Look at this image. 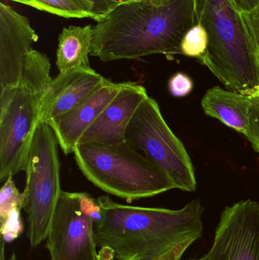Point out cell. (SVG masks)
<instances>
[{"label":"cell","mask_w":259,"mask_h":260,"mask_svg":"<svg viewBox=\"0 0 259 260\" xmlns=\"http://www.w3.org/2000/svg\"><path fill=\"white\" fill-rule=\"evenodd\" d=\"M97 201V245L110 249L114 260H179L203 233L199 200L179 210L120 204L107 196Z\"/></svg>","instance_id":"1"},{"label":"cell","mask_w":259,"mask_h":260,"mask_svg":"<svg viewBox=\"0 0 259 260\" xmlns=\"http://www.w3.org/2000/svg\"><path fill=\"white\" fill-rule=\"evenodd\" d=\"M197 24L194 0H138L117 6L93 26L91 55L103 62L152 54H182L187 32Z\"/></svg>","instance_id":"2"},{"label":"cell","mask_w":259,"mask_h":260,"mask_svg":"<svg viewBox=\"0 0 259 260\" xmlns=\"http://www.w3.org/2000/svg\"><path fill=\"white\" fill-rule=\"evenodd\" d=\"M196 22L208 35L199 60L228 90L255 97L259 93L258 47L234 0H194Z\"/></svg>","instance_id":"3"},{"label":"cell","mask_w":259,"mask_h":260,"mask_svg":"<svg viewBox=\"0 0 259 260\" xmlns=\"http://www.w3.org/2000/svg\"><path fill=\"white\" fill-rule=\"evenodd\" d=\"M73 154L90 182L129 203L176 189L162 168L126 141L111 145L78 144Z\"/></svg>","instance_id":"4"},{"label":"cell","mask_w":259,"mask_h":260,"mask_svg":"<svg viewBox=\"0 0 259 260\" xmlns=\"http://www.w3.org/2000/svg\"><path fill=\"white\" fill-rule=\"evenodd\" d=\"M57 139L51 126L40 120L35 128L24 171V211L30 246L47 239L62 189Z\"/></svg>","instance_id":"5"},{"label":"cell","mask_w":259,"mask_h":260,"mask_svg":"<svg viewBox=\"0 0 259 260\" xmlns=\"http://www.w3.org/2000/svg\"><path fill=\"white\" fill-rule=\"evenodd\" d=\"M125 139L162 168L176 189L196 190L197 181L191 158L182 141L166 123L155 99L149 96L138 107L126 129Z\"/></svg>","instance_id":"6"},{"label":"cell","mask_w":259,"mask_h":260,"mask_svg":"<svg viewBox=\"0 0 259 260\" xmlns=\"http://www.w3.org/2000/svg\"><path fill=\"white\" fill-rule=\"evenodd\" d=\"M101 218L97 199L62 191L47 237L51 260H100L95 224Z\"/></svg>","instance_id":"7"},{"label":"cell","mask_w":259,"mask_h":260,"mask_svg":"<svg viewBox=\"0 0 259 260\" xmlns=\"http://www.w3.org/2000/svg\"><path fill=\"white\" fill-rule=\"evenodd\" d=\"M44 92L20 85L0 90V182L25 170Z\"/></svg>","instance_id":"8"},{"label":"cell","mask_w":259,"mask_h":260,"mask_svg":"<svg viewBox=\"0 0 259 260\" xmlns=\"http://www.w3.org/2000/svg\"><path fill=\"white\" fill-rule=\"evenodd\" d=\"M207 260H259V203L248 200L220 215Z\"/></svg>","instance_id":"9"},{"label":"cell","mask_w":259,"mask_h":260,"mask_svg":"<svg viewBox=\"0 0 259 260\" xmlns=\"http://www.w3.org/2000/svg\"><path fill=\"white\" fill-rule=\"evenodd\" d=\"M38 41L28 18L0 3V90L18 85L33 44Z\"/></svg>","instance_id":"10"},{"label":"cell","mask_w":259,"mask_h":260,"mask_svg":"<svg viewBox=\"0 0 259 260\" xmlns=\"http://www.w3.org/2000/svg\"><path fill=\"white\" fill-rule=\"evenodd\" d=\"M108 80L92 68L59 73L44 92L41 120L48 123L63 115L94 94Z\"/></svg>","instance_id":"11"},{"label":"cell","mask_w":259,"mask_h":260,"mask_svg":"<svg viewBox=\"0 0 259 260\" xmlns=\"http://www.w3.org/2000/svg\"><path fill=\"white\" fill-rule=\"evenodd\" d=\"M147 97V90L142 85L124 82L120 92L85 132L79 144L111 145L126 141V129L135 111Z\"/></svg>","instance_id":"12"},{"label":"cell","mask_w":259,"mask_h":260,"mask_svg":"<svg viewBox=\"0 0 259 260\" xmlns=\"http://www.w3.org/2000/svg\"><path fill=\"white\" fill-rule=\"evenodd\" d=\"M124 85L108 80L94 94L63 115L48 122L65 154L74 152L85 132L96 121Z\"/></svg>","instance_id":"13"},{"label":"cell","mask_w":259,"mask_h":260,"mask_svg":"<svg viewBox=\"0 0 259 260\" xmlns=\"http://www.w3.org/2000/svg\"><path fill=\"white\" fill-rule=\"evenodd\" d=\"M201 105L207 116L246 136L252 98L216 86L207 91Z\"/></svg>","instance_id":"14"},{"label":"cell","mask_w":259,"mask_h":260,"mask_svg":"<svg viewBox=\"0 0 259 260\" xmlns=\"http://www.w3.org/2000/svg\"><path fill=\"white\" fill-rule=\"evenodd\" d=\"M56 67L59 73L91 68L89 62L93 42V26L64 27L58 39Z\"/></svg>","instance_id":"15"},{"label":"cell","mask_w":259,"mask_h":260,"mask_svg":"<svg viewBox=\"0 0 259 260\" xmlns=\"http://www.w3.org/2000/svg\"><path fill=\"white\" fill-rule=\"evenodd\" d=\"M21 3L43 12H48L65 18H91L94 15L82 7L76 0H7Z\"/></svg>","instance_id":"16"},{"label":"cell","mask_w":259,"mask_h":260,"mask_svg":"<svg viewBox=\"0 0 259 260\" xmlns=\"http://www.w3.org/2000/svg\"><path fill=\"white\" fill-rule=\"evenodd\" d=\"M208 47V35L201 24L193 26L184 37L181 44L182 55L199 58L203 56Z\"/></svg>","instance_id":"17"},{"label":"cell","mask_w":259,"mask_h":260,"mask_svg":"<svg viewBox=\"0 0 259 260\" xmlns=\"http://www.w3.org/2000/svg\"><path fill=\"white\" fill-rule=\"evenodd\" d=\"M13 177H9L0 189V221L15 208L24 209V194L15 186Z\"/></svg>","instance_id":"18"},{"label":"cell","mask_w":259,"mask_h":260,"mask_svg":"<svg viewBox=\"0 0 259 260\" xmlns=\"http://www.w3.org/2000/svg\"><path fill=\"white\" fill-rule=\"evenodd\" d=\"M21 209H12L4 219L1 220L2 240L5 243H11L19 237L24 229L21 217Z\"/></svg>","instance_id":"19"},{"label":"cell","mask_w":259,"mask_h":260,"mask_svg":"<svg viewBox=\"0 0 259 260\" xmlns=\"http://www.w3.org/2000/svg\"><path fill=\"white\" fill-rule=\"evenodd\" d=\"M251 98L252 105L249 110V126L245 137L259 154V93L255 97Z\"/></svg>","instance_id":"20"},{"label":"cell","mask_w":259,"mask_h":260,"mask_svg":"<svg viewBox=\"0 0 259 260\" xmlns=\"http://www.w3.org/2000/svg\"><path fill=\"white\" fill-rule=\"evenodd\" d=\"M82 7L95 17V21H99L107 16L114 9L118 6L112 0H76Z\"/></svg>","instance_id":"21"},{"label":"cell","mask_w":259,"mask_h":260,"mask_svg":"<svg viewBox=\"0 0 259 260\" xmlns=\"http://www.w3.org/2000/svg\"><path fill=\"white\" fill-rule=\"evenodd\" d=\"M193 79L186 73H176L169 80V91L172 95L176 98L189 95L193 91Z\"/></svg>","instance_id":"22"},{"label":"cell","mask_w":259,"mask_h":260,"mask_svg":"<svg viewBox=\"0 0 259 260\" xmlns=\"http://www.w3.org/2000/svg\"><path fill=\"white\" fill-rule=\"evenodd\" d=\"M248 31L259 48V4L249 12H241Z\"/></svg>","instance_id":"23"},{"label":"cell","mask_w":259,"mask_h":260,"mask_svg":"<svg viewBox=\"0 0 259 260\" xmlns=\"http://www.w3.org/2000/svg\"><path fill=\"white\" fill-rule=\"evenodd\" d=\"M240 12H249L259 4V0H234Z\"/></svg>","instance_id":"24"},{"label":"cell","mask_w":259,"mask_h":260,"mask_svg":"<svg viewBox=\"0 0 259 260\" xmlns=\"http://www.w3.org/2000/svg\"><path fill=\"white\" fill-rule=\"evenodd\" d=\"M100 260H114V253L110 249L106 247H101L99 252Z\"/></svg>","instance_id":"25"},{"label":"cell","mask_w":259,"mask_h":260,"mask_svg":"<svg viewBox=\"0 0 259 260\" xmlns=\"http://www.w3.org/2000/svg\"><path fill=\"white\" fill-rule=\"evenodd\" d=\"M112 1L120 6V5L124 4V3H132V2L138 1V0H112Z\"/></svg>","instance_id":"26"},{"label":"cell","mask_w":259,"mask_h":260,"mask_svg":"<svg viewBox=\"0 0 259 260\" xmlns=\"http://www.w3.org/2000/svg\"><path fill=\"white\" fill-rule=\"evenodd\" d=\"M191 260H207V255L202 256V257L199 258V259H191Z\"/></svg>","instance_id":"27"},{"label":"cell","mask_w":259,"mask_h":260,"mask_svg":"<svg viewBox=\"0 0 259 260\" xmlns=\"http://www.w3.org/2000/svg\"><path fill=\"white\" fill-rule=\"evenodd\" d=\"M9 260H17L16 256H15V254H13Z\"/></svg>","instance_id":"28"},{"label":"cell","mask_w":259,"mask_h":260,"mask_svg":"<svg viewBox=\"0 0 259 260\" xmlns=\"http://www.w3.org/2000/svg\"><path fill=\"white\" fill-rule=\"evenodd\" d=\"M258 62H259V48H258Z\"/></svg>","instance_id":"29"}]
</instances>
